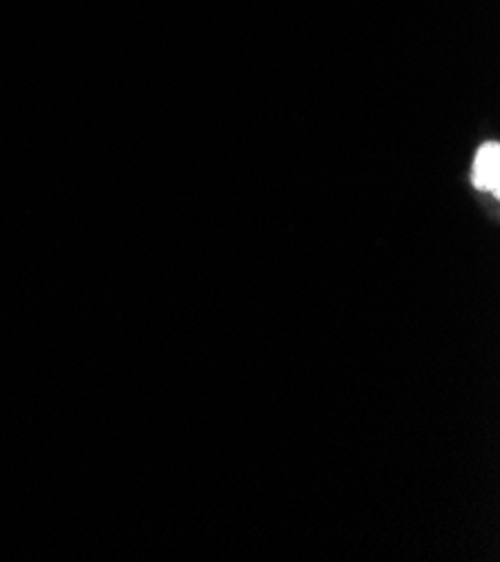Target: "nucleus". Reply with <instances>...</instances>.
Listing matches in <instances>:
<instances>
[{
    "label": "nucleus",
    "instance_id": "obj_1",
    "mask_svg": "<svg viewBox=\"0 0 500 562\" xmlns=\"http://www.w3.org/2000/svg\"><path fill=\"white\" fill-rule=\"evenodd\" d=\"M471 182L478 191H489L491 195H500V146L496 142L482 144L476 153Z\"/></svg>",
    "mask_w": 500,
    "mask_h": 562
}]
</instances>
